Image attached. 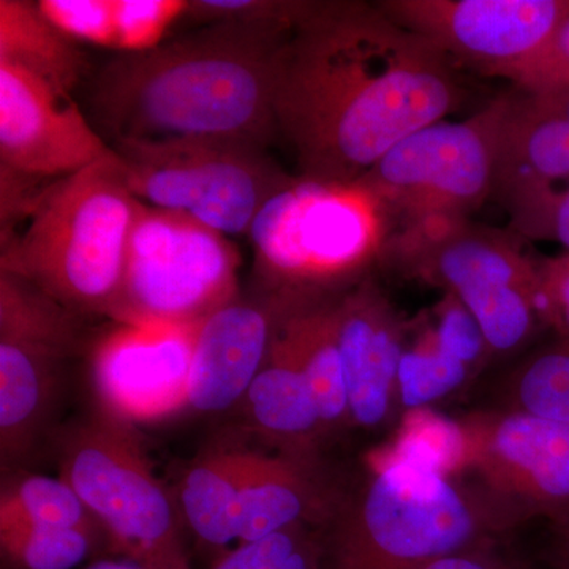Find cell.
<instances>
[{
  "mask_svg": "<svg viewBox=\"0 0 569 569\" xmlns=\"http://www.w3.org/2000/svg\"><path fill=\"white\" fill-rule=\"evenodd\" d=\"M455 63L378 3L316 0L277 62V137L299 176L353 182L462 100Z\"/></svg>",
  "mask_w": 569,
  "mask_h": 569,
  "instance_id": "cell-1",
  "label": "cell"
},
{
  "mask_svg": "<svg viewBox=\"0 0 569 569\" xmlns=\"http://www.w3.org/2000/svg\"><path fill=\"white\" fill-rule=\"evenodd\" d=\"M293 29L241 18L116 54L86 81V114L108 144L223 137L268 148L277 138V62Z\"/></svg>",
  "mask_w": 569,
  "mask_h": 569,
  "instance_id": "cell-2",
  "label": "cell"
},
{
  "mask_svg": "<svg viewBox=\"0 0 569 569\" xmlns=\"http://www.w3.org/2000/svg\"><path fill=\"white\" fill-rule=\"evenodd\" d=\"M328 533L329 569H422L500 542L523 519L477 479L441 477L413 463L367 467Z\"/></svg>",
  "mask_w": 569,
  "mask_h": 569,
  "instance_id": "cell-3",
  "label": "cell"
},
{
  "mask_svg": "<svg viewBox=\"0 0 569 569\" xmlns=\"http://www.w3.org/2000/svg\"><path fill=\"white\" fill-rule=\"evenodd\" d=\"M141 206L112 151L52 182L31 217L0 238V272L36 284L78 316L111 321Z\"/></svg>",
  "mask_w": 569,
  "mask_h": 569,
  "instance_id": "cell-4",
  "label": "cell"
},
{
  "mask_svg": "<svg viewBox=\"0 0 569 569\" xmlns=\"http://www.w3.org/2000/svg\"><path fill=\"white\" fill-rule=\"evenodd\" d=\"M396 230L387 206L365 183L295 176L249 233L258 290L301 298L342 293L383 263Z\"/></svg>",
  "mask_w": 569,
  "mask_h": 569,
  "instance_id": "cell-5",
  "label": "cell"
},
{
  "mask_svg": "<svg viewBox=\"0 0 569 569\" xmlns=\"http://www.w3.org/2000/svg\"><path fill=\"white\" fill-rule=\"evenodd\" d=\"M512 234L470 219L408 224L389 239L381 264L458 299L489 353L508 355L526 347L542 326L538 264Z\"/></svg>",
  "mask_w": 569,
  "mask_h": 569,
  "instance_id": "cell-6",
  "label": "cell"
},
{
  "mask_svg": "<svg viewBox=\"0 0 569 569\" xmlns=\"http://www.w3.org/2000/svg\"><path fill=\"white\" fill-rule=\"evenodd\" d=\"M59 477L77 490L108 548L152 569H193L178 505L153 473L134 426L103 413L56 433Z\"/></svg>",
  "mask_w": 569,
  "mask_h": 569,
  "instance_id": "cell-7",
  "label": "cell"
},
{
  "mask_svg": "<svg viewBox=\"0 0 569 569\" xmlns=\"http://www.w3.org/2000/svg\"><path fill=\"white\" fill-rule=\"evenodd\" d=\"M130 192L227 238L247 236L258 213L293 182L264 146L223 137L112 142Z\"/></svg>",
  "mask_w": 569,
  "mask_h": 569,
  "instance_id": "cell-8",
  "label": "cell"
},
{
  "mask_svg": "<svg viewBox=\"0 0 569 569\" xmlns=\"http://www.w3.org/2000/svg\"><path fill=\"white\" fill-rule=\"evenodd\" d=\"M241 263L227 236L182 213L142 203L111 321L201 323L241 296Z\"/></svg>",
  "mask_w": 569,
  "mask_h": 569,
  "instance_id": "cell-9",
  "label": "cell"
},
{
  "mask_svg": "<svg viewBox=\"0 0 569 569\" xmlns=\"http://www.w3.org/2000/svg\"><path fill=\"white\" fill-rule=\"evenodd\" d=\"M505 102L500 93L467 121L422 127L358 179L383 201L397 230L470 219L493 197Z\"/></svg>",
  "mask_w": 569,
  "mask_h": 569,
  "instance_id": "cell-10",
  "label": "cell"
},
{
  "mask_svg": "<svg viewBox=\"0 0 569 569\" xmlns=\"http://www.w3.org/2000/svg\"><path fill=\"white\" fill-rule=\"evenodd\" d=\"M86 321L62 313L0 318V460L20 470L54 421L67 362L88 348Z\"/></svg>",
  "mask_w": 569,
  "mask_h": 569,
  "instance_id": "cell-11",
  "label": "cell"
},
{
  "mask_svg": "<svg viewBox=\"0 0 569 569\" xmlns=\"http://www.w3.org/2000/svg\"><path fill=\"white\" fill-rule=\"evenodd\" d=\"M467 473L523 522L569 512V426L523 411H477L460 419Z\"/></svg>",
  "mask_w": 569,
  "mask_h": 569,
  "instance_id": "cell-12",
  "label": "cell"
},
{
  "mask_svg": "<svg viewBox=\"0 0 569 569\" xmlns=\"http://www.w3.org/2000/svg\"><path fill=\"white\" fill-rule=\"evenodd\" d=\"M397 24L429 41L452 63L501 77L548 41L569 0H381Z\"/></svg>",
  "mask_w": 569,
  "mask_h": 569,
  "instance_id": "cell-13",
  "label": "cell"
},
{
  "mask_svg": "<svg viewBox=\"0 0 569 569\" xmlns=\"http://www.w3.org/2000/svg\"><path fill=\"white\" fill-rule=\"evenodd\" d=\"M201 323L111 321L110 328L88 347L97 408L132 426L186 410L194 340Z\"/></svg>",
  "mask_w": 569,
  "mask_h": 569,
  "instance_id": "cell-14",
  "label": "cell"
},
{
  "mask_svg": "<svg viewBox=\"0 0 569 569\" xmlns=\"http://www.w3.org/2000/svg\"><path fill=\"white\" fill-rule=\"evenodd\" d=\"M112 156L74 93L0 61V164L62 179Z\"/></svg>",
  "mask_w": 569,
  "mask_h": 569,
  "instance_id": "cell-15",
  "label": "cell"
},
{
  "mask_svg": "<svg viewBox=\"0 0 569 569\" xmlns=\"http://www.w3.org/2000/svg\"><path fill=\"white\" fill-rule=\"evenodd\" d=\"M301 299L257 290L206 318L194 340L186 410L222 413L241 403L284 317Z\"/></svg>",
  "mask_w": 569,
  "mask_h": 569,
  "instance_id": "cell-16",
  "label": "cell"
},
{
  "mask_svg": "<svg viewBox=\"0 0 569 569\" xmlns=\"http://www.w3.org/2000/svg\"><path fill=\"white\" fill-rule=\"evenodd\" d=\"M351 426L377 430L399 408L403 328L372 276L335 296Z\"/></svg>",
  "mask_w": 569,
  "mask_h": 569,
  "instance_id": "cell-17",
  "label": "cell"
},
{
  "mask_svg": "<svg viewBox=\"0 0 569 569\" xmlns=\"http://www.w3.org/2000/svg\"><path fill=\"white\" fill-rule=\"evenodd\" d=\"M347 493L323 456L257 452L236 507V538L249 542L298 526L328 530Z\"/></svg>",
  "mask_w": 569,
  "mask_h": 569,
  "instance_id": "cell-18",
  "label": "cell"
},
{
  "mask_svg": "<svg viewBox=\"0 0 569 569\" xmlns=\"http://www.w3.org/2000/svg\"><path fill=\"white\" fill-rule=\"evenodd\" d=\"M505 97L493 197L569 179V86Z\"/></svg>",
  "mask_w": 569,
  "mask_h": 569,
  "instance_id": "cell-19",
  "label": "cell"
},
{
  "mask_svg": "<svg viewBox=\"0 0 569 569\" xmlns=\"http://www.w3.org/2000/svg\"><path fill=\"white\" fill-rule=\"evenodd\" d=\"M288 316L241 403L249 426L276 451L321 456L323 427L288 329Z\"/></svg>",
  "mask_w": 569,
  "mask_h": 569,
  "instance_id": "cell-20",
  "label": "cell"
},
{
  "mask_svg": "<svg viewBox=\"0 0 569 569\" xmlns=\"http://www.w3.org/2000/svg\"><path fill=\"white\" fill-rule=\"evenodd\" d=\"M40 10L81 44L129 54L159 47L187 21L182 0H40Z\"/></svg>",
  "mask_w": 569,
  "mask_h": 569,
  "instance_id": "cell-21",
  "label": "cell"
},
{
  "mask_svg": "<svg viewBox=\"0 0 569 569\" xmlns=\"http://www.w3.org/2000/svg\"><path fill=\"white\" fill-rule=\"evenodd\" d=\"M254 458L257 451L252 449L211 448L183 473L176 503L187 527L204 548L220 550L238 541L234 512Z\"/></svg>",
  "mask_w": 569,
  "mask_h": 569,
  "instance_id": "cell-22",
  "label": "cell"
},
{
  "mask_svg": "<svg viewBox=\"0 0 569 569\" xmlns=\"http://www.w3.org/2000/svg\"><path fill=\"white\" fill-rule=\"evenodd\" d=\"M0 61L18 63L71 93L92 73L82 44L29 0H0Z\"/></svg>",
  "mask_w": 569,
  "mask_h": 569,
  "instance_id": "cell-23",
  "label": "cell"
},
{
  "mask_svg": "<svg viewBox=\"0 0 569 569\" xmlns=\"http://www.w3.org/2000/svg\"><path fill=\"white\" fill-rule=\"evenodd\" d=\"M335 296L301 299L287 320L326 440L351 426L346 372L336 336Z\"/></svg>",
  "mask_w": 569,
  "mask_h": 569,
  "instance_id": "cell-24",
  "label": "cell"
},
{
  "mask_svg": "<svg viewBox=\"0 0 569 569\" xmlns=\"http://www.w3.org/2000/svg\"><path fill=\"white\" fill-rule=\"evenodd\" d=\"M0 526L80 530L107 542L91 511L66 479L26 473L22 470L3 473Z\"/></svg>",
  "mask_w": 569,
  "mask_h": 569,
  "instance_id": "cell-25",
  "label": "cell"
},
{
  "mask_svg": "<svg viewBox=\"0 0 569 569\" xmlns=\"http://www.w3.org/2000/svg\"><path fill=\"white\" fill-rule=\"evenodd\" d=\"M403 462L426 468L441 477H463L468 466V440L462 422L430 410H407L395 440L373 449L367 467Z\"/></svg>",
  "mask_w": 569,
  "mask_h": 569,
  "instance_id": "cell-26",
  "label": "cell"
},
{
  "mask_svg": "<svg viewBox=\"0 0 569 569\" xmlns=\"http://www.w3.org/2000/svg\"><path fill=\"white\" fill-rule=\"evenodd\" d=\"M503 408L569 426V340L553 339L509 373Z\"/></svg>",
  "mask_w": 569,
  "mask_h": 569,
  "instance_id": "cell-27",
  "label": "cell"
},
{
  "mask_svg": "<svg viewBox=\"0 0 569 569\" xmlns=\"http://www.w3.org/2000/svg\"><path fill=\"white\" fill-rule=\"evenodd\" d=\"M102 545V538L80 530L0 526L2 569H73Z\"/></svg>",
  "mask_w": 569,
  "mask_h": 569,
  "instance_id": "cell-28",
  "label": "cell"
},
{
  "mask_svg": "<svg viewBox=\"0 0 569 569\" xmlns=\"http://www.w3.org/2000/svg\"><path fill=\"white\" fill-rule=\"evenodd\" d=\"M473 366L460 359L427 329L417 346L406 350L399 369V406L422 408L462 387Z\"/></svg>",
  "mask_w": 569,
  "mask_h": 569,
  "instance_id": "cell-29",
  "label": "cell"
},
{
  "mask_svg": "<svg viewBox=\"0 0 569 569\" xmlns=\"http://www.w3.org/2000/svg\"><path fill=\"white\" fill-rule=\"evenodd\" d=\"M211 569H329L328 533L298 526L239 542Z\"/></svg>",
  "mask_w": 569,
  "mask_h": 569,
  "instance_id": "cell-30",
  "label": "cell"
},
{
  "mask_svg": "<svg viewBox=\"0 0 569 569\" xmlns=\"http://www.w3.org/2000/svg\"><path fill=\"white\" fill-rule=\"evenodd\" d=\"M512 233L533 241L557 242L569 252V186L535 187L500 198Z\"/></svg>",
  "mask_w": 569,
  "mask_h": 569,
  "instance_id": "cell-31",
  "label": "cell"
},
{
  "mask_svg": "<svg viewBox=\"0 0 569 569\" xmlns=\"http://www.w3.org/2000/svg\"><path fill=\"white\" fill-rule=\"evenodd\" d=\"M527 91L568 88L569 86V13L557 26L548 41L526 61L501 74Z\"/></svg>",
  "mask_w": 569,
  "mask_h": 569,
  "instance_id": "cell-32",
  "label": "cell"
},
{
  "mask_svg": "<svg viewBox=\"0 0 569 569\" xmlns=\"http://www.w3.org/2000/svg\"><path fill=\"white\" fill-rule=\"evenodd\" d=\"M538 264V313L553 339L569 340V252Z\"/></svg>",
  "mask_w": 569,
  "mask_h": 569,
  "instance_id": "cell-33",
  "label": "cell"
},
{
  "mask_svg": "<svg viewBox=\"0 0 569 569\" xmlns=\"http://www.w3.org/2000/svg\"><path fill=\"white\" fill-rule=\"evenodd\" d=\"M422 569H529L519 559L501 549L500 542L462 550L433 561Z\"/></svg>",
  "mask_w": 569,
  "mask_h": 569,
  "instance_id": "cell-34",
  "label": "cell"
},
{
  "mask_svg": "<svg viewBox=\"0 0 569 569\" xmlns=\"http://www.w3.org/2000/svg\"><path fill=\"white\" fill-rule=\"evenodd\" d=\"M548 559L556 569H569V512L549 522Z\"/></svg>",
  "mask_w": 569,
  "mask_h": 569,
  "instance_id": "cell-35",
  "label": "cell"
},
{
  "mask_svg": "<svg viewBox=\"0 0 569 569\" xmlns=\"http://www.w3.org/2000/svg\"><path fill=\"white\" fill-rule=\"evenodd\" d=\"M84 569H152L129 560H100Z\"/></svg>",
  "mask_w": 569,
  "mask_h": 569,
  "instance_id": "cell-36",
  "label": "cell"
}]
</instances>
